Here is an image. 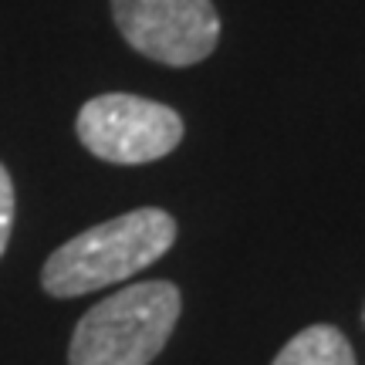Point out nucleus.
<instances>
[{"label":"nucleus","instance_id":"nucleus-1","mask_svg":"<svg viewBox=\"0 0 365 365\" xmlns=\"http://www.w3.org/2000/svg\"><path fill=\"white\" fill-rule=\"evenodd\" d=\"M173 240L176 220L166 210H132L61 244L44 264L41 284L54 298H78L145 271L173 247Z\"/></svg>","mask_w":365,"mask_h":365},{"label":"nucleus","instance_id":"nucleus-2","mask_svg":"<svg viewBox=\"0 0 365 365\" xmlns=\"http://www.w3.org/2000/svg\"><path fill=\"white\" fill-rule=\"evenodd\" d=\"M180 322V291L170 281L129 284L98 301L78 322L68 365H149Z\"/></svg>","mask_w":365,"mask_h":365},{"label":"nucleus","instance_id":"nucleus-3","mask_svg":"<svg viewBox=\"0 0 365 365\" xmlns=\"http://www.w3.org/2000/svg\"><path fill=\"white\" fill-rule=\"evenodd\" d=\"M75 129L91 156L118 166H139L163 159L180 145L182 118L170 105L112 91L85 102Z\"/></svg>","mask_w":365,"mask_h":365},{"label":"nucleus","instance_id":"nucleus-4","mask_svg":"<svg viewBox=\"0 0 365 365\" xmlns=\"http://www.w3.org/2000/svg\"><path fill=\"white\" fill-rule=\"evenodd\" d=\"M112 14L122 38L159 65H196L220 41L210 0H112Z\"/></svg>","mask_w":365,"mask_h":365},{"label":"nucleus","instance_id":"nucleus-5","mask_svg":"<svg viewBox=\"0 0 365 365\" xmlns=\"http://www.w3.org/2000/svg\"><path fill=\"white\" fill-rule=\"evenodd\" d=\"M271 365H355V352L335 325H312L287 341Z\"/></svg>","mask_w":365,"mask_h":365},{"label":"nucleus","instance_id":"nucleus-6","mask_svg":"<svg viewBox=\"0 0 365 365\" xmlns=\"http://www.w3.org/2000/svg\"><path fill=\"white\" fill-rule=\"evenodd\" d=\"M11 227H14V182L11 173L0 166V257H4L7 240H11Z\"/></svg>","mask_w":365,"mask_h":365},{"label":"nucleus","instance_id":"nucleus-7","mask_svg":"<svg viewBox=\"0 0 365 365\" xmlns=\"http://www.w3.org/2000/svg\"><path fill=\"white\" fill-rule=\"evenodd\" d=\"M362 322H365V308H362Z\"/></svg>","mask_w":365,"mask_h":365}]
</instances>
